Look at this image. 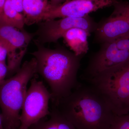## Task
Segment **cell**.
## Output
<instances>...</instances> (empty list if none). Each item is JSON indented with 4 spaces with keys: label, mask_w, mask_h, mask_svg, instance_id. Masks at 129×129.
I'll return each mask as SVG.
<instances>
[{
    "label": "cell",
    "mask_w": 129,
    "mask_h": 129,
    "mask_svg": "<svg viewBox=\"0 0 129 129\" xmlns=\"http://www.w3.org/2000/svg\"><path fill=\"white\" fill-rule=\"evenodd\" d=\"M76 129H111L115 115L91 85L80 83L68 95L51 102Z\"/></svg>",
    "instance_id": "6da1fadb"
},
{
    "label": "cell",
    "mask_w": 129,
    "mask_h": 129,
    "mask_svg": "<svg viewBox=\"0 0 129 129\" xmlns=\"http://www.w3.org/2000/svg\"><path fill=\"white\" fill-rule=\"evenodd\" d=\"M37 50L30 53L37 61L36 72L49 86L51 101L67 96L78 85L80 56L62 48L50 49L34 40Z\"/></svg>",
    "instance_id": "7a4b0ae2"
},
{
    "label": "cell",
    "mask_w": 129,
    "mask_h": 129,
    "mask_svg": "<svg viewBox=\"0 0 129 129\" xmlns=\"http://www.w3.org/2000/svg\"><path fill=\"white\" fill-rule=\"evenodd\" d=\"M34 57L23 63L18 72L0 83V107L5 129H18L22 110L29 81L37 73Z\"/></svg>",
    "instance_id": "3957f363"
},
{
    "label": "cell",
    "mask_w": 129,
    "mask_h": 129,
    "mask_svg": "<svg viewBox=\"0 0 129 129\" xmlns=\"http://www.w3.org/2000/svg\"><path fill=\"white\" fill-rule=\"evenodd\" d=\"M85 82L102 95L115 115L129 114V61Z\"/></svg>",
    "instance_id": "277c9868"
},
{
    "label": "cell",
    "mask_w": 129,
    "mask_h": 129,
    "mask_svg": "<svg viewBox=\"0 0 129 129\" xmlns=\"http://www.w3.org/2000/svg\"><path fill=\"white\" fill-rule=\"evenodd\" d=\"M129 61V35L104 43L91 58L82 78L85 81Z\"/></svg>",
    "instance_id": "5b68a950"
},
{
    "label": "cell",
    "mask_w": 129,
    "mask_h": 129,
    "mask_svg": "<svg viewBox=\"0 0 129 129\" xmlns=\"http://www.w3.org/2000/svg\"><path fill=\"white\" fill-rule=\"evenodd\" d=\"M30 81L21 110L19 129H28L50 113V91L42 81L34 78Z\"/></svg>",
    "instance_id": "8992f818"
},
{
    "label": "cell",
    "mask_w": 129,
    "mask_h": 129,
    "mask_svg": "<svg viewBox=\"0 0 129 129\" xmlns=\"http://www.w3.org/2000/svg\"><path fill=\"white\" fill-rule=\"evenodd\" d=\"M35 36V33L0 22V39L4 42L8 50L7 78L13 76L20 69L29 44Z\"/></svg>",
    "instance_id": "52a82bcc"
},
{
    "label": "cell",
    "mask_w": 129,
    "mask_h": 129,
    "mask_svg": "<svg viewBox=\"0 0 129 129\" xmlns=\"http://www.w3.org/2000/svg\"><path fill=\"white\" fill-rule=\"evenodd\" d=\"M38 29L35 32L40 44L57 42L66 31L74 28L83 29L90 32L96 28L94 23L89 16L84 17H64L58 20L42 21L38 23Z\"/></svg>",
    "instance_id": "ba28073f"
},
{
    "label": "cell",
    "mask_w": 129,
    "mask_h": 129,
    "mask_svg": "<svg viewBox=\"0 0 129 129\" xmlns=\"http://www.w3.org/2000/svg\"><path fill=\"white\" fill-rule=\"evenodd\" d=\"M119 0H67L57 6L50 7L43 21L64 17L82 18L98 9L114 6Z\"/></svg>",
    "instance_id": "9c48e42d"
},
{
    "label": "cell",
    "mask_w": 129,
    "mask_h": 129,
    "mask_svg": "<svg viewBox=\"0 0 129 129\" xmlns=\"http://www.w3.org/2000/svg\"><path fill=\"white\" fill-rule=\"evenodd\" d=\"M98 39L103 43L129 35V19L112 15L96 28Z\"/></svg>",
    "instance_id": "30bf717a"
},
{
    "label": "cell",
    "mask_w": 129,
    "mask_h": 129,
    "mask_svg": "<svg viewBox=\"0 0 129 129\" xmlns=\"http://www.w3.org/2000/svg\"><path fill=\"white\" fill-rule=\"evenodd\" d=\"M90 33L78 28H74L66 31L62 37L76 56H80L89 50L88 37Z\"/></svg>",
    "instance_id": "8fae6325"
},
{
    "label": "cell",
    "mask_w": 129,
    "mask_h": 129,
    "mask_svg": "<svg viewBox=\"0 0 129 129\" xmlns=\"http://www.w3.org/2000/svg\"><path fill=\"white\" fill-rule=\"evenodd\" d=\"M49 5V0H23L25 24L30 25L43 21Z\"/></svg>",
    "instance_id": "7c38bea8"
},
{
    "label": "cell",
    "mask_w": 129,
    "mask_h": 129,
    "mask_svg": "<svg viewBox=\"0 0 129 129\" xmlns=\"http://www.w3.org/2000/svg\"><path fill=\"white\" fill-rule=\"evenodd\" d=\"M48 117L32 125L28 129H76L53 104H51Z\"/></svg>",
    "instance_id": "4fadbf2b"
},
{
    "label": "cell",
    "mask_w": 129,
    "mask_h": 129,
    "mask_svg": "<svg viewBox=\"0 0 129 129\" xmlns=\"http://www.w3.org/2000/svg\"><path fill=\"white\" fill-rule=\"evenodd\" d=\"M0 22L20 29L25 24L23 14L17 11L10 0H6Z\"/></svg>",
    "instance_id": "5bb4252c"
},
{
    "label": "cell",
    "mask_w": 129,
    "mask_h": 129,
    "mask_svg": "<svg viewBox=\"0 0 129 129\" xmlns=\"http://www.w3.org/2000/svg\"><path fill=\"white\" fill-rule=\"evenodd\" d=\"M111 129H129V114L120 116L115 115Z\"/></svg>",
    "instance_id": "9a60e30c"
},
{
    "label": "cell",
    "mask_w": 129,
    "mask_h": 129,
    "mask_svg": "<svg viewBox=\"0 0 129 129\" xmlns=\"http://www.w3.org/2000/svg\"><path fill=\"white\" fill-rule=\"evenodd\" d=\"M114 10L112 15L124 17L129 19V3L119 0L114 6Z\"/></svg>",
    "instance_id": "2e32d148"
},
{
    "label": "cell",
    "mask_w": 129,
    "mask_h": 129,
    "mask_svg": "<svg viewBox=\"0 0 129 129\" xmlns=\"http://www.w3.org/2000/svg\"><path fill=\"white\" fill-rule=\"evenodd\" d=\"M8 74V68L6 61L0 62V83L6 79Z\"/></svg>",
    "instance_id": "e0dca14e"
},
{
    "label": "cell",
    "mask_w": 129,
    "mask_h": 129,
    "mask_svg": "<svg viewBox=\"0 0 129 129\" xmlns=\"http://www.w3.org/2000/svg\"><path fill=\"white\" fill-rule=\"evenodd\" d=\"M7 55L8 50L6 44L0 39V62L6 61Z\"/></svg>",
    "instance_id": "ac0fdd59"
},
{
    "label": "cell",
    "mask_w": 129,
    "mask_h": 129,
    "mask_svg": "<svg viewBox=\"0 0 129 129\" xmlns=\"http://www.w3.org/2000/svg\"><path fill=\"white\" fill-rule=\"evenodd\" d=\"M12 3L14 7L17 9V11L23 14L22 3L23 0H10Z\"/></svg>",
    "instance_id": "d6986e66"
},
{
    "label": "cell",
    "mask_w": 129,
    "mask_h": 129,
    "mask_svg": "<svg viewBox=\"0 0 129 129\" xmlns=\"http://www.w3.org/2000/svg\"><path fill=\"white\" fill-rule=\"evenodd\" d=\"M67 0H49V6L50 7L57 6L62 4Z\"/></svg>",
    "instance_id": "ffe728a7"
},
{
    "label": "cell",
    "mask_w": 129,
    "mask_h": 129,
    "mask_svg": "<svg viewBox=\"0 0 129 129\" xmlns=\"http://www.w3.org/2000/svg\"><path fill=\"white\" fill-rule=\"evenodd\" d=\"M6 1V0H0V22L2 17L3 7Z\"/></svg>",
    "instance_id": "44dd1931"
},
{
    "label": "cell",
    "mask_w": 129,
    "mask_h": 129,
    "mask_svg": "<svg viewBox=\"0 0 129 129\" xmlns=\"http://www.w3.org/2000/svg\"><path fill=\"white\" fill-rule=\"evenodd\" d=\"M0 129H5L3 126L2 117L1 113H0Z\"/></svg>",
    "instance_id": "7402d4cb"
},
{
    "label": "cell",
    "mask_w": 129,
    "mask_h": 129,
    "mask_svg": "<svg viewBox=\"0 0 129 129\" xmlns=\"http://www.w3.org/2000/svg\"></svg>",
    "instance_id": "603a6c76"
}]
</instances>
